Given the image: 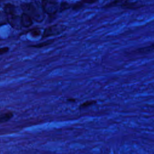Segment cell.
I'll return each mask as SVG.
<instances>
[{"label":"cell","instance_id":"cell-1","mask_svg":"<svg viewBox=\"0 0 154 154\" xmlns=\"http://www.w3.org/2000/svg\"><path fill=\"white\" fill-rule=\"evenodd\" d=\"M25 13L29 15L32 19L37 22H42L44 19V11L37 5L32 3H25L21 5Z\"/></svg>","mask_w":154,"mask_h":154},{"label":"cell","instance_id":"cell-2","mask_svg":"<svg viewBox=\"0 0 154 154\" xmlns=\"http://www.w3.org/2000/svg\"><path fill=\"white\" fill-rule=\"evenodd\" d=\"M66 29V26L61 24H56L50 26L45 29L42 38H46L48 37L60 34L64 31H65Z\"/></svg>","mask_w":154,"mask_h":154},{"label":"cell","instance_id":"cell-3","mask_svg":"<svg viewBox=\"0 0 154 154\" xmlns=\"http://www.w3.org/2000/svg\"><path fill=\"white\" fill-rule=\"evenodd\" d=\"M42 8L44 12H46L49 14H53L58 11V6L55 2L43 0L42 2Z\"/></svg>","mask_w":154,"mask_h":154},{"label":"cell","instance_id":"cell-4","mask_svg":"<svg viewBox=\"0 0 154 154\" xmlns=\"http://www.w3.org/2000/svg\"><path fill=\"white\" fill-rule=\"evenodd\" d=\"M20 24L22 26L29 27L32 24V18L26 13H23L20 17Z\"/></svg>","mask_w":154,"mask_h":154},{"label":"cell","instance_id":"cell-5","mask_svg":"<svg viewBox=\"0 0 154 154\" xmlns=\"http://www.w3.org/2000/svg\"><path fill=\"white\" fill-rule=\"evenodd\" d=\"M13 117V113L11 111H8L0 115V123H5L10 120Z\"/></svg>","mask_w":154,"mask_h":154},{"label":"cell","instance_id":"cell-6","mask_svg":"<svg viewBox=\"0 0 154 154\" xmlns=\"http://www.w3.org/2000/svg\"><path fill=\"white\" fill-rule=\"evenodd\" d=\"M4 12L6 14L8 15H13L15 11V7L14 5L11 4H7L5 5L4 7Z\"/></svg>","mask_w":154,"mask_h":154},{"label":"cell","instance_id":"cell-7","mask_svg":"<svg viewBox=\"0 0 154 154\" xmlns=\"http://www.w3.org/2000/svg\"><path fill=\"white\" fill-rule=\"evenodd\" d=\"M153 50V44H152L150 46H148L144 48H142L141 49H139L137 50L138 52L141 53H149L150 52H152Z\"/></svg>","mask_w":154,"mask_h":154},{"label":"cell","instance_id":"cell-8","mask_svg":"<svg viewBox=\"0 0 154 154\" xmlns=\"http://www.w3.org/2000/svg\"><path fill=\"white\" fill-rule=\"evenodd\" d=\"M54 42L53 40H48V41H46V42H44L43 43H39V44H37L36 45H32V46H31V47H34V48H42L43 46H48L50 44H51L52 42Z\"/></svg>","mask_w":154,"mask_h":154},{"label":"cell","instance_id":"cell-9","mask_svg":"<svg viewBox=\"0 0 154 154\" xmlns=\"http://www.w3.org/2000/svg\"><path fill=\"white\" fill-rule=\"evenodd\" d=\"M96 103V100H87L80 105V108H85L88 107L92 105L95 104Z\"/></svg>","mask_w":154,"mask_h":154},{"label":"cell","instance_id":"cell-10","mask_svg":"<svg viewBox=\"0 0 154 154\" xmlns=\"http://www.w3.org/2000/svg\"><path fill=\"white\" fill-rule=\"evenodd\" d=\"M8 22V18L5 15L0 11V26L5 24Z\"/></svg>","mask_w":154,"mask_h":154},{"label":"cell","instance_id":"cell-11","mask_svg":"<svg viewBox=\"0 0 154 154\" xmlns=\"http://www.w3.org/2000/svg\"><path fill=\"white\" fill-rule=\"evenodd\" d=\"M31 34H32V36L34 37H37V36H38L40 34H41V32L39 29H33L31 31Z\"/></svg>","mask_w":154,"mask_h":154},{"label":"cell","instance_id":"cell-12","mask_svg":"<svg viewBox=\"0 0 154 154\" xmlns=\"http://www.w3.org/2000/svg\"><path fill=\"white\" fill-rule=\"evenodd\" d=\"M8 51H9V48L8 47L0 48V55L7 53Z\"/></svg>","mask_w":154,"mask_h":154},{"label":"cell","instance_id":"cell-13","mask_svg":"<svg viewBox=\"0 0 154 154\" xmlns=\"http://www.w3.org/2000/svg\"><path fill=\"white\" fill-rule=\"evenodd\" d=\"M69 8V5H68L67 4H66V3H63V4H61V10H64L67 9V8Z\"/></svg>","mask_w":154,"mask_h":154},{"label":"cell","instance_id":"cell-14","mask_svg":"<svg viewBox=\"0 0 154 154\" xmlns=\"http://www.w3.org/2000/svg\"><path fill=\"white\" fill-rule=\"evenodd\" d=\"M84 2H87V3H89V4H91V3H93L95 1H96L97 0H83Z\"/></svg>","mask_w":154,"mask_h":154},{"label":"cell","instance_id":"cell-15","mask_svg":"<svg viewBox=\"0 0 154 154\" xmlns=\"http://www.w3.org/2000/svg\"><path fill=\"white\" fill-rule=\"evenodd\" d=\"M67 101H69V102H75V100L73 99H67Z\"/></svg>","mask_w":154,"mask_h":154},{"label":"cell","instance_id":"cell-16","mask_svg":"<svg viewBox=\"0 0 154 154\" xmlns=\"http://www.w3.org/2000/svg\"><path fill=\"white\" fill-rule=\"evenodd\" d=\"M2 0H0V4H1V2H2Z\"/></svg>","mask_w":154,"mask_h":154}]
</instances>
